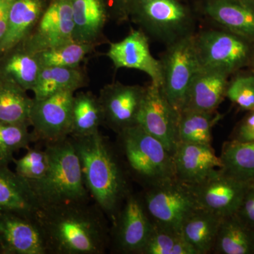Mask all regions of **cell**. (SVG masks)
<instances>
[{
	"instance_id": "obj_1",
	"label": "cell",
	"mask_w": 254,
	"mask_h": 254,
	"mask_svg": "<svg viewBox=\"0 0 254 254\" xmlns=\"http://www.w3.org/2000/svg\"><path fill=\"white\" fill-rule=\"evenodd\" d=\"M69 137L80 159L91 199L113 225L132 192L131 179L118 148L100 131L89 136Z\"/></svg>"
},
{
	"instance_id": "obj_2",
	"label": "cell",
	"mask_w": 254,
	"mask_h": 254,
	"mask_svg": "<svg viewBox=\"0 0 254 254\" xmlns=\"http://www.w3.org/2000/svg\"><path fill=\"white\" fill-rule=\"evenodd\" d=\"M38 220L49 254H103L109 248V220L91 200L42 209Z\"/></svg>"
},
{
	"instance_id": "obj_3",
	"label": "cell",
	"mask_w": 254,
	"mask_h": 254,
	"mask_svg": "<svg viewBox=\"0 0 254 254\" xmlns=\"http://www.w3.org/2000/svg\"><path fill=\"white\" fill-rule=\"evenodd\" d=\"M44 145L49 168L39 181L30 183L42 209L91 199L82 174L81 162L70 137Z\"/></svg>"
},
{
	"instance_id": "obj_4",
	"label": "cell",
	"mask_w": 254,
	"mask_h": 254,
	"mask_svg": "<svg viewBox=\"0 0 254 254\" xmlns=\"http://www.w3.org/2000/svg\"><path fill=\"white\" fill-rule=\"evenodd\" d=\"M116 146L131 180L145 189L175 178L173 155L139 125L118 133Z\"/></svg>"
},
{
	"instance_id": "obj_5",
	"label": "cell",
	"mask_w": 254,
	"mask_h": 254,
	"mask_svg": "<svg viewBox=\"0 0 254 254\" xmlns=\"http://www.w3.org/2000/svg\"><path fill=\"white\" fill-rule=\"evenodd\" d=\"M129 16L168 45L193 33V16L180 0H132Z\"/></svg>"
},
{
	"instance_id": "obj_6",
	"label": "cell",
	"mask_w": 254,
	"mask_h": 254,
	"mask_svg": "<svg viewBox=\"0 0 254 254\" xmlns=\"http://www.w3.org/2000/svg\"><path fill=\"white\" fill-rule=\"evenodd\" d=\"M162 81L160 88L169 103L181 113L187 92L200 66L193 33L168 45L160 60Z\"/></svg>"
},
{
	"instance_id": "obj_7",
	"label": "cell",
	"mask_w": 254,
	"mask_h": 254,
	"mask_svg": "<svg viewBox=\"0 0 254 254\" xmlns=\"http://www.w3.org/2000/svg\"><path fill=\"white\" fill-rule=\"evenodd\" d=\"M141 195L153 224L180 233L187 217L199 208L190 186L176 178L145 188Z\"/></svg>"
},
{
	"instance_id": "obj_8",
	"label": "cell",
	"mask_w": 254,
	"mask_h": 254,
	"mask_svg": "<svg viewBox=\"0 0 254 254\" xmlns=\"http://www.w3.org/2000/svg\"><path fill=\"white\" fill-rule=\"evenodd\" d=\"M200 66L230 75L250 63L253 50L250 41L230 31L208 30L195 36Z\"/></svg>"
},
{
	"instance_id": "obj_9",
	"label": "cell",
	"mask_w": 254,
	"mask_h": 254,
	"mask_svg": "<svg viewBox=\"0 0 254 254\" xmlns=\"http://www.w3.org/2000/svg\"><path fill=\"white\" fill-rule=\"evenodd\" d=\"M153 223L141 195L133 191L127 196L110 227L109 248L119 254H140L149 239Z\"/></svg>"
},
{
	"instance_id": "obj_10",
	"label": "cell",
	"mask_w": 254,
	"mask_h": 254,
	"mask_svg": "<svg viewBox=\"0 0 254 254\" xmlns=\"http://www.w3.org/2000/svg\"><path fill=\"white\" fill-rule=\"evenodd\" d=\"M74 92L64 91L42 100L33 98L30 116L35 143H54L70 136Z\"/></svg>"
},
{
	"instance_id": "obj_11",
	"label": "cell",
	"mask_w": 254,
	"mask_h": 254,
	"mask_svg": "<svg viewBox=\"0 0 254 254\" xmlns=\"http://www.w3.org/2000/svg\"><path fill=\"white\" fill-rule=\"evenodd\" d=\"M70 0H51L36 26L20 46L32 54L74 41Z\"/></svg>"
},
{
	"instance_id": "obj_12",
	"label": "cell",
	"mask_w": 254,
	"mask_h": 254,
	"mask_svg": "<svg viewBox=\"0 0 254 254\" xmlns=\"http://www.w3.org/2000/svg\"><path fill=\"white\" fill-rule=\"evenodd\" d=\"M180 113L169 103L159 85L145 87L138 125L154 136L173 155L179 143Z\"/></svg>"
},
{
	"instance_id": "obj_13",
	"label": "cell",
	"mask_w": 254,
	"mask_h": 254,
	"mask_svg": "<svg viewBox=\"0 0 254 254\" xmlns=\"http://www.w3.org/2000/svg\"><path fill=\"white\" fill-rule=\"evenodd\" d=\"M145 92V87L120 82L103 87L98 96L103 110V126L118 134L126 128L138 125Z\"/></svg>"
},
{
	"instance_id": "obj_14",
	"label": "cell",
	"mask_w": 254,
	"mask_h": 254,
	"mask_svg": "<svg viewBox=\"0 0 254 254\" xmlns=\"http://www.w3.org/2000/svg\"><path fill=\"white\" fill-rule=\"evenodd\" d=\"M250 183L221 169L199 183L189 186L199 208L224 218L236 213Z\"/></svg>"
},
{
	"instance_id": "obj_15",
	"label": "cell",
	"mask_w": 254,
	"mask_h": 254,
	"mask_svg": "<svg viewBox=\"0 0 254 254\" xmlns=\"http://www.w3.org/2000/svg\"><path fill=\"white\" fill-rule=\"evenodd\" d=\"M0 254H49L38 215L0 211Z\"/></svg>"
},
{
	"instance_id": "obj_16",
	"label": "cell",
	"mask_w": 254,
	"mask_h": 254,
	"mask_svg": "<svg viewBox=\"0 0 254 254\" xmlns=\"http://www.w3.org/2000/svg\"><path fill=\"white\" fill-rule=\"evenodd\" d=\"M106 55L116 69L139 70L150 76L151 83L161 85L160 62L150 53L148 37L144 31L133 30L122 41L110 43Z\"/></svg>"
},
{
	"instance_id": "obj_17",
	"label": "cell",
	"mask_w": 254,
	"mask_h": 254,
	"mask_svg": "<svg viewBox=\"0 0 254 254\" xmlns=\"http://www.w3.org/2000/svg\"><path fill=\"white\" fill-rule=\"evenodd\" d=\"M173 160L175 178L187 185L199 183L223 168L211 145L179 142Z\"/></svg>"
},
{
	"instance_id": "obj_18",
	"label": "cell",
	"mask_w": 254,
	"mask_h": 254,
	"mask_svg": "<svg viewBox=\"0 0 254 254\" xmlns=\"http://www.w3.org/2000/svg\"><path fill=\"white\" fill-rule=\"evenodd\" d=\"M227 73L200 66L192 80L182 112L215 111L226 97Z\"/></svg>"
},
{
	"instance_id": "obj_19",
	"label": "cell",
	"mask_w": 254,
	"mask_h": 254,
	"mask_svg": "<svg viewBox=\"0 0 254 254\" xmlns=\"http://www.w3.org/2000/svg\"><path fill=\"white\" fill-rule=\"evenodd\" d=\"M204 9L228 31L254 41V0H208Z\"/></svg>"
},
{
	"instance_id": "obj_20",
	"label": "cell",
	"mask_w": 254,
	"mask_h": 254,
	"mask_svg": "<svg viewBox=\"0 0 254 254\" xmlns=\"http://www.w3.org/2000/svg\"><path fill=\"white\" fill-rule=\"evenodd\" d=\"M41 210L29 184L0 163V211L37 217Z\"/></svg>"
},
{
	"instance_id": "obj_21",
	"label": "cell",
	"mask_w": 254,
	"mask_h": 254,
	"mask_svg": "<svg viewBox=\"0 0 254 254\" xmlns=\"http://www.w3.org/2000/svg\"><path fill=\"white\" fill-rule=\"evenodd\" d=\"M47 0H12L7 29L0 44V56L23 43L36 26L48 4Z\"/></svg>"
},
{
	"instance_id": "obj_22",
	"label": "cell",
	"mask_w": 254,
	"mask_h": 254,
	"mask_svg": "<svg viewBox=\"0 0 254 254\" xmlns=\"http://www.w3.org/2000/svg\"><path fill=\"white\" fill-rule=\"evenodd\" d=\"M70 1L74 24V41L98 45L108 16L104 0Z\"/></svg>"
},
{
	"instance_id": "obj_23",
	"label": "cell",
	"mask_w": 254,
	"mask_h": 254,
	"mask_svg": "<svg viewBox=\"0 0 254 254\" xmlns=\"http://www.w3.org/2000/svg\"><path fill=\"white\" fill-rule=\"evenodd\" d=\"M222 218L205 209L196 208L184 222L182 236L197 254L212 253Z\"/></svg>"
},
{
	"instance_id": "obj_24",
	"label": "cell",
	"mask_w": 254,
	"mask_h": 254,
	"mask_svg": "<svg viewBox=\"0 0 254 254\" xmlns=\"http://www.w3.org/2000/svg\"><path fill=\"white\" fill-rule=\"evenodd\" d=\"M41 68L36 55L20 45L0 56V78L26 91H32Z\"/></svg>"
},
{
	"instance_id": "obj_25",
	"label": "cell",
	"mask_w": 254,
	"mask_h": 254,
	"mask_svg": "<svg viewBox=\"0 0 254 254\" xmlns=\"http://www.w3.org/2000/svg\"><path fill=\"white\" fill-rule=\"evenodd\" d=\"M86 85V76L78 67H42L32 91L34 99L42 100L64 91L76 92Z\"/></svg>"
},
{
	"instance_id": "obj_26",
	"label": "cell",
	"mask_w": 254,
	"mask_h": 254,
	"mask_svg": "<svg viewBox=\"0 0 254 254\" xmlns=\"http://www.w3.org/2000/svg\"><path fill=\"white\" fill-rule=\"evenodd\" d=\"M212 253L254 254V230L235 214L224 217Z\"/></svg>"
},
{
	"instance_id": "obj_27",
	"label": "cell",
	"mask_w": 254,
	"mask_h": 254,
	"mask_svg": "<svg viewBox=\"0 0 254 254\" xmlns=\"http://www.w3.org/2000/svg\"><path fill=\"white\" fill-rule=\"evenodd\" d=\"M103 110L99 98L91 92H81L73 96L70 136L94 134L103 126Z\"/></svg>"
},
{
	"instance_id": "obj_28",
	"label": "cell",
	"mask_w": 254,
	"mask_h": 254,
	"mask_svg": "<svg viewBox=\"0 0 254 254\" xmlns=\"http://www.w3.org/2000/svg\"><path fill=\"white\" fill-rule=\"evenodd\" d=\"M221 118L216 110L182 112L178 123L179 142L211 145L213 127Z\"/></svg>"
},
{
	"instance_id": "obj_29",
	"label": "cell",
	"mask_w": 254,
	"mask_h": 254,
	"mask_svg": "<svg viewBox=\"0 0 254 254\" xmlns=\"http://www.w3.org/2000/svg\"><path fill=\"white\" fill-rule=\"evenodd\" d=\"M33 98L9 81L0 78V122L29 125Z\"/></svg>"
},
{
	"instance_id": "obj_30",
	"label": "cell",
	"mask_w": 254,
	"mask_h": 254,
	"mask_svg": "<svg viewBox=\"0 0 254 254\" xmlns=\"http://www.w3.org/2000/svg\"><path fill=\"white\" fill-rule=\"evenodd\" d=\"M220 157L224 172L242 181L254 182V141H227Z\"/></svg>"
},
{
	"instance_id": "obj_31",
	"label": "cell",
	"mask_w": 254,
	"mask_h": 254,
	"mask_svg": "<svg viewBox=\"0 0 254 254\" xmlns=\"http://www.w3.org/2000/svg\"><path fill=\"white\" fill-rule=\"evenodd\" d=\"M98 44L73 41L35 54L42 67H78Z\"/></svg>"
},
{
	"instance_id": "obj_32",
	"label": "cell",
	"mask_w": 254,
	"mask_h": 254,
	"mask_svg": "<svg viewBox=\"0 0 254 254\" xmlns=\"http://www.w3.org/2000/svg\"><path fill=\"white\" fill-rule=\"evenodd\" d=\"M29 125L0 122V163L9 165L14 154L21 149H28L35 143Z\"/></svg>"
},
{
	"instance_id": "obj_33",
	"label": "cell",
	"mask_w": 254,
	"mask_h": 254,
	"mask_svg": "<svg viewBox=\"0 0 254 254\" xmlns=\"http://www.w3.org/2000/svg\"><path fill=\"white\" fill-rule=\"evenodd\" d=\"M140 254H197L181 233L153 224L148 242Z\"/></svg>"
},
{
	"instance_id": "obj_34",
	"label": "cell",
	"mask_w": 254,
	"mask_h": 254,
	"mask_svg": "<svg viewBox=\"0 0 254 254\" xmlns=\"http://www.w3.org/2000/svg\"><path fill=\"white\" fill-rule=\"evenodd\" d=\"M15 172L28 184L41 180L49 168V157L46 148L36 147L28 149L21 158L14 159Z\"/></svg>"
},
{
	"instance_id": "obj_35",
	"label": "cell",
	"mask_w": 254,
	"mask_h": 254,
	"mask_svg": "<svg viewBox=\"0 0 254 254\" xmlns=\"http://www.w3.org/2000/svg\"><path fill=\"white\" fill-rule=\"evenodd\" d=\"M226 97L239 108L246 111L254 110V76H237L228 83Z\"/></svg>"
},
{
	"instance_id": "obj_36",
	"label": "cell",
	"mask_w": 254,
	"mask_h": 254,
	"mask_svg": "<svg viewBox=\"0 0 254 254\" xmlns=\"http://www.w3.org/2000/svg\"><path fill=\"white\" fill-rule=\"evenodd\" d=\"M235 215L254 230V182H250Z\"/></svg>"
},
{
	"instance_id": "obj_37",
	"label": "cell",
	"mask_w": 254,
	"mask_h": 254,
	"mask_svg": "<svg viewBox=\"0 0 254 254\" xmlns=\"http://www.w3.org/2000/svg\"><path fill=\"white\" fill-rule=\"evenodd\" d=\"M231 141L240 143L254 141V110L250 111L242 120Z\"/></svg>"
},
{
	"instance_id": "obj_38",
	"label": "cell",
	"mask_w": 254,
	"mask_h": 254,
	"mask_svg": "<svg viewBox=\"0 0 254 254\" xmlns=\"http://www.w3.org/2000/svg\"><path fill=\"white\" fill-rule=\"evenodd\" d=\"M115 15L119 20L125 21L129 17V9L132 0H111Z\"/></svg>"
},
{
	"instance_id": "obj_39",
	"label": "cell",
	"mask_w": 254,
	"mask_h": 254,
	"mask_svg": "<svg viewBox=\"0 0 254 254\" xmlns=\"http://www.w3.org/2000/svg\"><path fill=\"white\" fill-rule=\"evenodd\" d=\"M9 0H0V9L2 7L3 5L5 4V3L7 2Z\"/></svg>"
},
{
	"instance_id": "obj_40",
	"label": "cell",
	"mask_w": 254,
	"mask_h": 254,
	"mask_svg": "<svg viewBox=\"0 0 254 254\" xmlns=\"http://www.w3.org/2000/svg\"><path fill=\"white\" fill-rule=\"evenodd\" d=\"M252 74H253L254 76V61L253 67H252Z\"/></svg>"
}]
</instances>
